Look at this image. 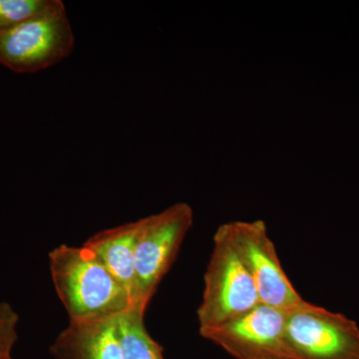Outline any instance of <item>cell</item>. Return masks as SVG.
<instances>
[{
  "label": "cell",
  "instance_id": "8fae6325",
  "mask_svg": "<svg viewBox=\"0 0 359 359\" xmlns=\"http://www.w3.org/2000/svg\"><path fill=\"white\" fill-rule=\"evenodd\" d=\"M62 8L61 0H0V34Z\"/></svg>",
  "mask_w": 359,
  "mask_h": 359
},
{
  "label": "cell",
  "instance_id": "8992f818",
  "mask_svg": "<svg viewBox=\"0 0 359 359\" xmlns=\"http://www.w3.org/2000/svg\"><path fill=\"white\" fill-rule=\"evenodd\" d=\"M224 226L254 280L261 304L285 311L299 306L304 299L283 271L266 223L236 221Z\"/></svg>",
  "mask_w": 359,
  "mask_h": 359
},
{
  "label": "cell",
  "instance_id": "3957f363",
  "mask_svg": "<svg viewBox=\"0 0 359 359\" xmlns=\"http://www.w3.org/2000/svg\"><path fill=\"white\" fill-rule=\"evenodd\" d=\"M193 222V209L187 203H177L164 211L137 221L136 306L147 309L149 302L176 259Z\"/></svg>",
  "mask_w": 359,
  "mask_h": 359
},
{
  "label": "cell",
  "instance_id": "277c9868",
  "mask_svg": "<svg viewBox=\"0 0 359 359\" xmlns=\"http://www.w3.org/2000/svg\"><path fill=\"white\" fill-rule=\"evenodd\" d=\"M292 359H359V327L344 314L304 301L287 311Z\"/></svg>",
  "mask_w": 359,
  "mask_h": 359
},
{
  "label": "cell",
  "instance_id": "ba28073f",
  "mask_svg": "<svg viewBox=\"0 0 359 359\" xmlns=\"http://www.w3.org/2000/svg\"><path fill=\"white\" fill-rule=\"evenodd\" d=\"M117 318L68 323L49 353L54 359H123Z\"/></svg>",
  "mask_w": 359,
  "mask_h": 359
},
{
  "label": "cell",
  "instance_id": "6da1fadb",
  "mask_svg": "<svg viewBox=\"0 0 359 359\" xmlns=\"http://www.w3.org/2000/svg\"><path fill=\"white\" fill-rule=\"evenodd\" d=\"M48 264L54 290L69 323L110 320L135 306L126 290L84 245L54 248Z\"/></svg>",
  "mask_w": 359,
  "mask_h": 359
},
{
  "label": "cell",
  "instance_id": "52a82bcc",
  "mask_svg": "<svg viewBox=\"0 0 359 359\" xmlns=\"http://www.w3.org/2000/svg\"><path fill=\"white\" fill-rule=\"evenodd\" d=\"M287 311L261 304L218 327L199 330L236 359H292L287 346Z\"/></svg>",
  "mask_w": 359,
  "mask_h": 359
},
{
  "label": "cell",
  "instance_id": "7a4b0ae2",
  "mask_svg": "<svg viewBox=\"0 0 359 359\" xmlns=\"http://www.w3.org/2000/svg\"><path fill=\"white\" fill-rule=\"evenodd\" d=\"M261 304L252 276L224 226L214 236L204 276V292L197 311L199 330L218 327Z\"/></svg>",
  "mask_w": 359,
  "mask_h": 359
},
{
  "label": "cell",
  "instance_id": "30bf717a",
  "mask_svg": "<svg viewBox=\"0 0 359 359\" xmlns=\"http://www.w3.org/2000/svg\"><path fill=\"white\" fill-rule=\"evenodd\" d=\"M146 309L135 306L118 316L117 328L123 359H165L163 349L146 328Z\"/></svg>",
  "mask_w": 359,
  "mask_h": 359
},
{
  "label": "cell",
  "instance_id": "5b68a950",
  "mask_svg": "<svg viewBox=\"0 0 359 359\" xmlns=\"http://www.w3.org/2000/svg\"><path fill=\"white\" fill-rule=\"evenodd\" d=\"M75 39L66 8L0 34V63L13 72L36 73L72 53Z\"/></svg>",
  "mask_w": 359,
  "mask_h": 359
},
{
  "label": "cell",
  "instance_id": "7c38bea8",
  "mask_svg": "<svg viewBox=\"0 0 359 359\" xmlns=\"http://www.w3.org/2000/svg\"><path fill=\"white\" fill-rule=\"evenodd\" d=\"M20 314L7 302H0V359H14Z\"/></svg>",
  "mask_w": 359,
  "mask_h": 359
},
{
  "label": "cell",
  "instance_id": "9c48e42d",
  "mask_svg": "<svg viewBox=\"0 0 359 359\" xmlns=\"http://www.w3.org/2000/svg\"><path fill=\"white\" fill-rule=\"evenodd\" d=\"M137 229V221L129 222L115 228L98 231L83 244L98 257L111 275L126 290L134 306L137 304L135 271Z\"/></svg>",
  "mask_w": 359,
  "mask_h": 359
}]
</instances>
